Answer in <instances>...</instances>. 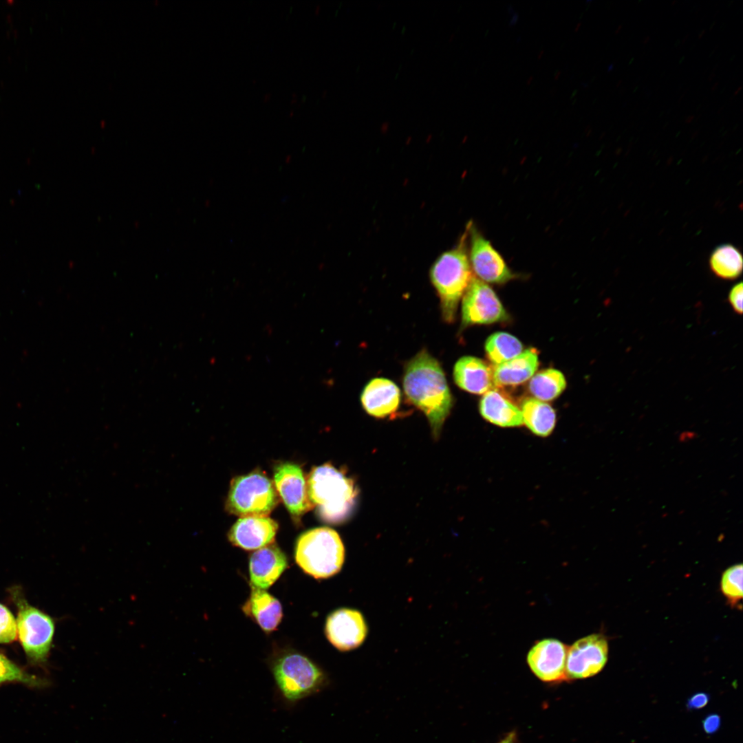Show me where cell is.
I'll use <instances>...</instances> for the list:
<instances>
[{"instance_id":"obj_46","label":"cell","mask_w":743,"mask_h":743,"mask_svg":"<svg viewBox=\"0 0 743 743\" xmlns=\"http://www.w3.org/2000/svg\"><path fill=\"white\" fill-rule=\"evenodd\" d=\"M621 83H622V80H619L618 81V83L616 84V87H618L621 84Z\"/></svg>"},{"instance_id":"obj_16","label":"cell","mask_w":743,"mask_h":743,"mask_svg":"<svg viewBox=\"0 0 743 743\" xmlns=\"http://www.w3.org/2000/svg\"><path fill=\"white\" fill-rule=\"evenodd\" d=\"M401 400L399 387L392 380L385 378L372 379L364 387L360 402L369 415L383 418L395 413Z\"/></svg>"},{"instance_id":"obj_35","label":"cell","mask_w":743,"mask_h":743,"mask_svg":"<svg viewBox=\"0 0 743 743\" xmlns=\"http://www.w3.org/2000/svg\"><path fill=\"white\" fill-rule=\"evenodd\" d=\"M622 28H623V25L622 24L619 25L618 26V28H616V31H615V34H618L621 31V30Z\"/></svg>"},{"instance_id":"obj_20","label":"cell","mask_w":743,"mask_h":743,"mask_svg":"<svg viewBox=\"0 0 743 743\" xmlns=\"http://www.w3.org/2000/svg\"><path fill=\"white\" fill-rule=\"evenodd\" d=\"M480 411L486 420L499 427L523 424L521 410L495 389L484 394L480 402Z\"/></svg>"},{"instance_id":"obj_13","label":"cell","mask_w":743,"mask_h":743,"mask_svg":"<svg viewBox=\"0 0 743 743\" xmlns=\"http://www.w3.org/2000/svg\"><path fill=\"white\" fill-rule=\"evenodd\" d=\"M325 632L329 641L336 649L349 651L363 643L367 634V627L360 612L341 608L328 616Z\"/></svg>"},{"instance_id":"obj_4","label":"cell","mask_w":743,"mask_h":743,"mask_svg":"<svg viewBox=\"0 0 743 743\" xmlns=\"http://www.w3.org/2000/svg\"><path fill=\"white\" fill-rule=\"evenodd\" d=\"M294 557L305 573L315 579H326L341 570L345 548L335 530L327 527L316 528L299 537Z\"/></svg>"},{"instance_id":"obj_33","label":"cell","mask_w":743,"mask_h":743,"mask_svg":"<svg viewBox=\"0 0 743 743\" xmlns=\"http://www.w3.org/2000/svg\"><path fill=\"white\" fill-rule=\"evenodd\" d=\"M693 118H694V116H689L687 118H686L685 122V123H690V122H692Z\"/></svg>"},{"instance_id":"obj_45","label":"cell","mask_w":743,"mask_h":743,"mask_svg":"<svg viewBox=\"0 0 743 743\" xmlns=\"http://www.w3.org/2000/svg\"><path fill=\"white\" fill-rule=\"evenodd\" d=\"M687 37H689V34H687V36H685V38L683 39V40H682V44L685 43V41L687 40Z\"/></svg>"},{"instance_id":"obj_23","label":"cell","mask_w":743,"mask_h":743,"mask_svg":"<svg viewBox=\"0 0 743 743\" xmlns=\"http://www.w3.org/2000/svg\"><path fill=\"white\" fill-rule=\"evenodd\" d=\"M566 381L563 374L555 369L542 370L532 377L529 383L530 393L541 401L552 400L565 389Z\"/></svg>"},{"instance_id":"obj_32","label":"cell","mask_w":743,"mask_h":743,"mask_svg":"<svg viewBox=\"0 0 743 743\" xmlns=\"http://www.w3.org/2000/svg\"><path fill=\"white\" fill-rule=\"evenodd\" d=\"M389 127V123L387 121L383 122L380 125V131L382 133H386Z\"/></svg>"},{"instance_id":"obj_9","label":"cell","mask_w":743,"mask_h":743,"mask_svg":"<svg viewBox=\"0 0 743 743\" xmlns=\"http://www.w3.org/2000/svg\"><path fill=\"white\" fill-rule=\"evenodd\" d=\"M608 643L601 634L581 638L568 647L566 674L567 679H582L599 673L608 658Z\"/></svg>"},{"instance_id":"obj_39","label":"cell","mask_w":743,"mask_h":743,"mask_svg":"<svg viewBox=\"0 0 743 743\" xmlns=\"http://www.w3.org/2000/svg\"><path fill=\"white\" fill-rule=\"evenodd\" d=\"M532 79H533V76H530L529 78L526 81L527 85H530Z\"/></svg>"},{"instance_id":"obj_38","label":"cell","mask_w":743,"mask_h":743,"mask_svg":"<svg viewBox=\"0 0 743 743\" xmlns=\"http://www.w3.org/2000/svg\"><path fill=\"white\" fill-rule=\"evenodd\" d=\"M705 32H706L705 30H702L701 32L698 35V39H701L702 36L705 34Z\"/></svg>"},{"instance_id":"obj_5","label":"cell","mask_w":743,"mask_h":743,"mask_svg":"<svg viewBox=\"0 0 743 743\" xmlns=\"http://www.w3.org/2000/svg\"><path fill=\"white\" fill-rule=\"evenodd\" d=\"M279 501L272 482L264 473L255 470L232 480L226 509L241 517H267Z\"/></svg>"},{"instance_id":"obj_27","label":"cell","mask_w":743,"mask_h":743,"mask_svg":"<svg viewBox=\"0 0 743 743\" xmlns=\"http://www.w3.org/2000/svg\"><path fill=\"white\" fill-rule=\"evenodd\" d=\"M17 637V620L9 609L0 603V643H12Z\"/></svg>"},{"instance_id":"obj_43","label":"cell","mask_w":743,"mask_h":743,"mask_svg":"<svg viewBox=\"0 0 743 743\" xmlns=\"http://www.w3.org/2000/svg\"><path fill=\"white\" fill-rule=\"evenodd\" d=\"M543 52H544V51H543V50H541V51L540 54H539V56H538V59H540V58H541V56H542V55H543Z\"/></svg>"},{"instance_id":"obj_7","label":"cell","mask_w":743,"mask_h":743,"mask_svg":"<svg viewBox=\"0 0 743 743\" xmlns=\"http://www.w3.org/2000/svg\"><path fill=\"white\" fill-rule=\"evenodd\" d=\"M17 607V636L29 660L35 664L46 661L54 634L53 619L27 602L18 588L10 591Z\"/></svg>"},{"instance_id":"obj_21","label":"cell","mask_w":743,"mask_h":743,"mask_svg":"<svg viewBox=\"0 0 743 743\" xmlns=\"http://www.w3.org/2000/svg\"><path fill=\"white\" fill-rule=\"evenodd\" d=\"M521 407L523 424L533 433L547 436L552 431L556 414L550 405L537 398H528L522 402Z\"/></svg>"},{"instance_id":"obj_40","label":"cell","mask_w":743,"mask_h":743,"mask_svg":"<svg viewBox=\"0 0 743 743\" xmlns=\"http://www.w3.org/2000/svg\"><path fill=\"white\" fill-rule=\"evenodd\" d=\"M580 26H581V23H578V24H577V25H576V28H575V29H574V32H577V31L579 30V29Z\"/></svg>"},{"instance_id":"obj_36","label":"cell","mask_w":743,"mask_h":743,"mask_svg":"<svg viewBox=\"0 0 743 743\" xmlns=\"http://www.w3.org/2000/svg\"><path fill=\"white\" fill-rule=\"evenodd\" d=\"M560 75H561V72L560 71L556 72V73L554 74V80H557Z\"/></svg>"},{"instance_id":"obj_14","label":"cell","mask_w":743,"mask_h":743,"mask_svg":"<svg viewBox=\"0 0 743 743\" xmlns=\"http://www.w3.org/2000/svg\"><path fill=\"white\" fill-rule=\"evenodd\" d=\"M277 529V523L268 517H244L231 527L228 538L244 550H258L274 542Z\"/></svg>"},{"instance_id":"obj_3","label":"cell","mask_w":743,"mask_h":743,"mask_svg":"<svg viewBox=\"0 0 743 743\" xmlns=\"http://www.w3.org/2000/svg\"><path fill=\"white\" fill-rule=\"evenodd\" d=\"M467 229L458 245L442 253L430 270V279L440 300L442 319L452 323L461 297L473 276L466 248Z\"/></svg>"},{"instance_id":"obj_15","label":"cell","mask_w":743,"mask_h":743,"mask_svg":"<svg viewBox=\"0 0 743 743\" xmlns=\"http://www.w3.org/2000/svg\"><path fill=\"white\" fill-rule=\"evenodd\" d=\"M287 567V557L277 546L271 543L257 550L249 559L251 586L263 590L270 588Z\"/></svg>"},{"instance_id":"obj_26","label":"cell","mask_w":743,"mask_h":743,"mask_svg":"<svg viewBox=\"0 0 743 743\" xmlns=\"http://www.w3.org/2000/svg\"><path fill=\"white\" fill-rule=\"evenodd\" d=\"M742 564H735L727 568L720 581L721 591L731 606H736L742 599Z\"/></svg>"},{"instance_id":"obj_8","label":"cell","mask_w":743,"mask_h":743,"mask_svg":"<svg viewBox=\"0 0 743 743\" xmlns=\"http://www.w3.org/2000/svg\"><path fill=\"white\" fill-rule=\"evenodd\" d=\"M462 325L491 324L507 320L508 315L493 290L473 277L464 294Z\"/></svg>"},{"instance_id":"obj_24","label":"cell","mask_w":743,"mask_h":743,"mask_svg":"<svg viewBox=\"0 0 743 743\" xmlns=\"http://www.w3.org/2000/svg\"><path fill=\"white\" fill-rule=\"evenodd\" d=\"M523 345L514 336L506 332H495L486 341L485 351L488 359L495 365L519 355Z\"/></svg>"},{"instance_id":"obj_22","label":"cell","mask_w":743,"mask_h":743,"mask_svg":"<svg viewBox=\"0 0 743 743\" xmlns=\"http://www.w3.org/2000/svg\"><path fill=\"white\" fill-rule=\"evenodd\" d=\"M711 271L722 279L737 278L742 270V256L740 250L731 244L718 246L709 258Z\"/></svg>"},{"instance_id":"obj_44","label":"cell","mask_w":743,"mask_h":743,"mask_svg":"<svg viewBox=\"0 0 743 743\" xmlns=\"http://www.w3.org/2000/svg\"><path fill=\"white\" fill-rule=\"evenodd\" d=\"M714 75H715V74H714V73H712V74L711 75V76H709V80H710V81H711V80H712V78H713Z\"/></svg>"},{"instance_id":"obj_37","label":"cell","mask_w":743,"mask_h":743,"mask_svg":"<svg viewBox=\"0 0 743 743\" xmlns=\"http://www.w3.org/2000/svg\"><path fill=\"white\" fill-rule=\"evenodd\" d=\"M742 88V86L739 87L734 92L733 96H736L741 91Z\"/></svg>"},{"instance_id":"obj_2","label":"cell","mask_w":743,"mask_h":743,"mask_svg":"<svg viewBox=\"0 0 743 743\" xmlns=\"http://www.w3.org/2000/svg\"><path fill=\"white\" fill-rule=\"evenodd\" d=\"M307 493L319 517L329 524L345 521L358 495L352 479L330 463L314 467L306 480Z\"/></svg>"},{"instance_id":"obj_18","label":"cell","mask_w":743,"mask_h":743,"mask_svg":"<svg viewBox=\"0 0 743 743\" xmlns=\"http://www.w3.org/2000/svg\"><path fill=\"white\" fill-rule=\"evenodd\" d=\"M242 610L266 632L277 629L283 617L282 606L277 599L265 590L251 586V592Z\"/></svg>"},{"instance_id":"obj_28","label":"cell","mask_w":743,"mask_h":743,"mask_svg":"<svg viewBox=\"0 0 743 743\" xmlns=\"http://www.w3.org/2000/svg\"><path fill=\"white\" fill-rule=\"evenodd\" d=\"M742 283L735 284L729 294V301L734 311L741 314L742 313Z\"/></svg>"},{"instance_id":"obj_17","label":"cell","mask_w":743,"mask_h":743,"mask_svg":"<svg viewBox=\"0 0 743 743\" xmlns=\"http://www.w3.org/2000/svg\"><path fill=\"white\" fill-rule=\"evenodd\" d=\"M455 384L468 392L482 394L493 387V369L482 359L466 356L460 358L453 367Z\"/></svg>"},{"instance_id":"obj_6","label":"cell","mask_w":743,"mask_h":743,"mask_svg":"<svg viewBox=\"0 0 743 743\" xmlns=\"http://www.w3.org/2000/svg\"><path fill=\"white\" fill-rule=\"evenodd\" d=\"M283 698L293 704L318 692L325 683L323 671L310 659L297 653L279 658L272 667Z\"/></svg>"},{"instance_id":"obj_10","label":"cell","mask_w":743,"mask_h":743,"mask_svg":"<svg viewBox=\"0 0 743 743\" xmlns=\"http://www.w3.org/2000/svg\"><path fill=\"white\" fill-rule=\"evenodd\" d=\"M470 237L469 261L480 280L504 283L517 277L501 255L471 222L467 226Z\"/></svg>"},{"instance_id":"obj_30","label":"cell","mask_w":743,"mask_h":743,"mask_svg":"<svg viewBox=\"0 0 743 743\" xmlns=\"http://www.w3.org/2000/svg\"><path fill=\"white\" fill-rule=\"evenodd\" d=\"M720 718L716 714L709 715L702 722L704 731L709 734L716 732L720 726Z\"/></svg>"},{"instance_id":"obj_19","label":"cell","mask_w":743,"mask_h":743,"mask_svg":"<svg viewBox=\"0 0 743 743\" xmlns=\"http://www.w3.org/2000/svg\"><path fill=\"white\" fill-rule=\"evenodd\" d=\"M538 365L537 352L533 349H526L513 358L495 366L493 384L497 386L521 384L533 376Z\"/></svg>"},{"instance_id":"obj_12","label":"cell","mask_w":743,"mask_h":743,"mask_svg":"<svg viewBox=\"0 0 743 743\" xmlns=\"http://www.w3.org/2000/svg\"><path fill=\"white\" fill-rule=\"evenodd\" d=\"M568 647L555 638L537 641L527 655V663L533 674L547 682L567 680L566 664Z\"/></svg>"},{"instance_id":"obj_25","label":"cell","mask_w":743,"mask_h":743,"mask_svg":"<svg viewBox=\"0 0 743 743\" xmlns=\"http://www.w3.org/2000/svg\"><path fill=\"white\" fill-rule=\"evenodd\" d=\"M18 682L32 687H45L48 682L27 672L0 652V685Z\"/></svg>"},{"instance_id":"obj_11","label":"cell","mask_w":743,"mask_h":743,"mask_svg":"<svg viewBox=\"0 0 743 743\" xmlns=\"http://www.w3.org/2000/svg\"><path fill=\"white\" fill-rule=\"evenodd\" d=\"M274 482L277 493L287 510L297 521L313 507L309 500L306 480L300 466L282 462L274 469Z\"/></svg>"},{"instance_id":"obj_1","label":"cell","mask_w":743,"mask_h":743,"mask_svg":"<svg viewBox=\"0 0 743 743\" xmlns=\"http://www.w3.org/2000/svg\"><path fill=\"white\" fill-rule=\"evenodd\" d=\"M406 397L427 416L433 434L440 435L453 398L438 360L423 349L405 365L402 377Z\"/></svg>"},{"instance_id":"obj_41","label":"cell","mask_w":743,"mask_h":743,"mask_svg":"<svg viewBox=\"0 0 743 743\" xmlns=\"http://www.w3.org/2000/svg\"><path fill=\"white\" fill-rule=\"evenodd\" d=\"M718 83L717 82V83H715V85H713V86L712 87V88H711V91H714L715 89H716V87H718Z\"/></svg>"},{"instance_id":"obj_29","label":"cell","mask_w":743,"mask_h":743,"mask_svg":"<svg viewBox=\"0 0 743 743\" xmlns=\"http://www.w3.org/2000/svg\"><path fill=\"white\" fill-rule=\"evenodd\" d=\"M709 700V696L705 693H697L691 696L687 701L689 709H700L705 707Z\"/></svg>"},{"instance_id":"obj_34","label":"cell","mask_w":743,"mask_h":743,"mask_svg":"<svg viewBox=\"0 0 743 743\" xmlns=\"http://www.w3.org/2000/svg\"><path fill=\"white\" fill-rule=\"evenodd\" d=\"M649 40H650V36H645V38L643 39V44H646L647 43H648V42L649 41Z\"/></svg>"},{"instance_id":"obj_31","label":"cell","mask_w":743,"mask_h":743,"mask_svg":"<svg viewBox=\"0 0 743 743\" xmlns=\"http://www.w3.org/2000/svg\"><path fill=\"white\" fill-rule=\"evenodd\" d=\"M516 735L514 732L508 733L502 740L498 743H515Z\"/></svg>"},{"instance_id":"obj_42","label":"cell","mask_w":743,"mask_h":743,"mask_svg":"<svg viewBox=\"0 0 743 743\" xmlns=\"http://www.w3.org/2000/svg\"><path fill=\"white\" fill-rule=\"evenodd\" d=\"M453 38H454V34H451V36H449V42H451V41H452L453 40Z\"/></svg>"},{"instance_id":"obj_47","label":"cell","mask_w":743,"mask_h":743,"mask_svg":"<svg viewBox=\"0 0 743 743\" xmlns=\"http://www.w3.org/2000/svg\"><path fill=\"white\" fill-rule=\"evenodd\" d=\"M675 3H676V1H673V2L671 3V5H674V4Z\"/></svg>"}]
</instances>
